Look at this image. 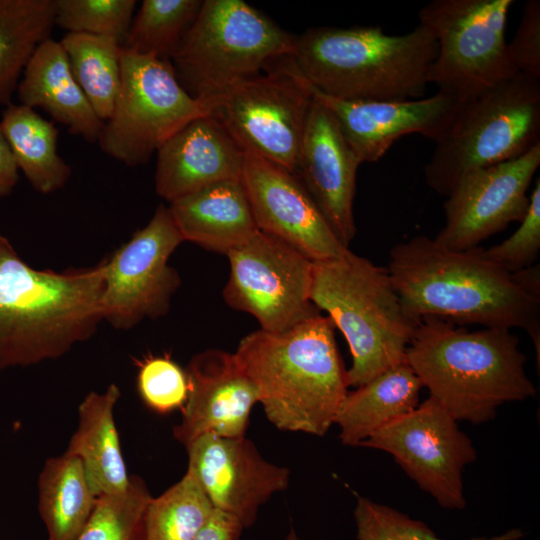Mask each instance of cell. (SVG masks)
<instances>
[{
  "mask_svg": "<svg viewBox=\"0 0 540 540\" xmlns=\"http://www.w3.org/2000/svg\"><path fill=\"white\" fill-rule=\"evenodd\" d=\"M386 269L416 320L435 317L455 325L523 329L534 343L539 366L540 297L524 290L483 248L455 251L417 235L392 247Z\"/></svg>",
  "mask_w": 540,
  "mask_h": 540,
  "instance_id": "obj_1",
  "label": "cell"
},
{
  "mask_svg": "<svg viewBox=\"0 0 540 540\" xmlns=\"http://www.w3.org/2000/svg\"><path fill=\"white\" fill-rule=\"evenodd\" d=\"M105 259L39 270L0 234V371L35 365L90 339L103 321Z\"/></svg>",
  "mask_w": 540,
  "mask_h": 540,
  "instance_id": "obj_2",
  "label": "cell"
},
{
  "mask_svg": "<svg viewBox=\"0 0 540 540\" xmlns=\"http://www.w3.org/2000/svg\"><path fill=\"white\" fill-rule=\"evenodd\" d=\"M332 320L320 313L279 332L246 335L235 357L280 430L323 436L348 393Z\"/></svg>",
  "mask_w": 540,
  "mask_h": 540,
  "instance_id": "obj_3",
  "label": "cell"
},
{
  "mask_svg": "<svg viewBox=\"0 0 540 540\" xmlns=\"http://www.w3.org/2000/svg\"><path fill=\"white\" fill-rule=\"evenodd\" d=\"M406 362L435 399L457 421L485 423L499 406L533 397L526 356L507 328L468 331L426 317L406 351Z\"/></svg>",
  "mask_w": 540,
  "mask_h": 540,
  "instance_id": "obj_4",
  "label": "cell"
},
{
  "mask_svg": "<svg viewBox=\"0 0 540 540\" xmlns=\"http://www.w3.org/2000/svg\"><path fill=\"white\" fill-rule=\"evenodd\" d=\"M438 45L418 24L401 35L379 26L315 27L296 36L292 61L315 89L347 101L424 96Z\"/></svg>",
  "mask_w": 540,
  "mask_h": 540,
  "instance_id": "obj_5",
  "label": "cell"
},
{
  "mask_svg": "<svg viewBox=\"0 0 540 540\" xmlns=\"http://www.w3.org/2000/svg\"><path fill=\"white\" fill-rule=\"evenodd\" d=\"M311 302L344 335L352 356L348 385L359 387L406 361L420 321L404 308L386 268L349 249L313 262Z\"/></svg>",
  "mask_w": 540,
  "mask_h": 540,
  "instance_id": "obj_6",
  "label": "cell"
},
{
  "mask_svg": "<svg viewBox=\"0 0 540 540\" xmlns=\"http://www.w3.org/2000/svg\"><path fill=\"white\" fill-rule=\"evenodd\" d=\"M424 167L447 196L466 173L518 158L540 144V78L512 76L460 99Z\"/></svg>",
  "mask_w": 540,
  "mask_h": 540,
  "instance_id": "obj_7",
  "label": "cell"
},
{
  "mask_svg": "<svg viewBox=\"0 0 540 540\" xmlns=\"http://www.w3.org/2000/svg\"><path fill=\"white\" fill-rule=\"evenodd\" d=\"M295 40L242 0H205L170 62L186 92L205 102L292 56Z\"/></svg>",
  "mask_w": 540,
  "mask_h": 540,
  "instance_id": "obj_8",
  "label": "cell"
},
{
  "mask_svg": "<svg viewBox=\"0 0 540 540\" xmlns=\"http://www.w3.org/2000/svg\"><path fill=\"white\" fill-rule=\"evenodd\" d=\"M120 62L119 93L97 142L108 156L134 167L189 122L209 116V107L186 92L170 61L122 48Z\"/></svg>",
  "mask_w": 540,
  "mask_h": 540,
  "instance_id": "obj_9",
  "label": "cell"
},
{
  "mask_svg": "<svg viewBox=\"0 0 540 540\" xmlns=\"http://www.w3.org/2000/svg\"><path fill=\"white\" fill-rule=\"evenodd\" d=\"M206 100L209 116L242 147L294 174L312 95L291 56Z\"/></svg>",
  "mask_w": 540,
  "mask_h": 540,
  "instance_id": "obj_10",
  "label": "cell"
},
{
  "mask_svg": "<svg viewBox=\"0 0 540 540\" xmlns=\"http://www.w3.org/2000/svg\"><path fill=\"white\" fill-rule=\"evenodd\" d=\"M513 0H434L418 12L438 53L429 83L463 99L512 76L505 38Z\"/></svg>",
  "mask_w": 540,
  "mask_h": 540,
  "instance_id": "obj_11",
  "label": "cell"
},
{
  "mask_svg": "<svg viewBox=\"0 0 540 540\" xmlns=\"http://www.w3.org/2000/svg\"><path fill=\"white\" fill-rule=\"evenodd\" d=\"M226 256L224 301L260 329L283 331L320 313L310 299L313 261L285 242L258 230Z\"/></svg>",
  "mask_w": 540,
  "mask_h": 540,
  "instance_id": "obj_12",
  "label": "cell"
},
{
  "mask_svg": "<svg viewBox=\"0 0 540 540\" xmlns=\"http://www.w3.org/2000/svg\"><path fill=\"white\" fill-rule=\"evenodd\" d=\"M458 421L429 396L413 411L383 426L359 447L385 451L445 509L466 507L462 473L477 458Z\"/></svg>",
  "mask_w": 540,
  "mask_h": 540,
  "instance_id": "obj_13",
  "label": "cell"
},
{
  "mask_svg": "<svg viewBox=\"0 0 540 540\" xmlns=\"http://www.w3.org/2000/svg\"><path fill=\"white\" fill-rule=\"evenodd\" d=\"M183 242L168 206L159 205L145 227L105 258L103 321L128 330L145 319L165 316L181 285L168 261Z\"/></svg>",
  "mask_w": 540,
  "mask_h": 540,
  "instance_id": "obj_14",
  "label": "cell"
},
{
  "mask_svg": "<svg viewBox=\"0 0 540 540\" xmlns=\"http://www.w3.org/2000/svg\"><path fill=\"white\" fill-rule=\"evenodd\" d=\"M539 165L540 144L518 158L466 173L446 196L445 223L434 241L450 250H471L520 222Z\"/></svg>",
  "mask_w": 540,
  "mask_h": 540,
  "instance_id": "obj_15",
  "label": "cell"
},
{
  "mask_svg": "<svg viewBox=\"0 0 540 540\" xmlns=\"http://www.w3.org/2000/svg\"><path fill=\"white\" fill-rule=\"evenodd\" d=\"M258 230L313 262L335 258L346 248L298 179L283 167L244 150L241 178Z\"/></svg>",
  "mask_w": 540,
  "mask_h": 540,
  "instance_id": "obj_16",
  "label": "cell"
},
{
  "mask_svg": "<svg viewBox=\"0 0 540 540\" xmlns=\"http://www.w3.org/2000/svg\"><path fill=\"white\" fill-rule=\"evenodd\" d=\"M188 468L214 509L235 517L244 529L273 494L287 489L289 470L265 460L246 437L213 434L186 446Z\"/></svg>",
  "mask_w": 540,
  "mask_h": 540,
  "instance_id": "obj_17",
  "label": "cell"
},
{
  "mask_svg": "<svg viewBox=\"0 0 540 540\" xmlns=\"http://www.w3.org/2000/svg\"><path fill=\"white\" fill-rule=\"evenodd\" d=\"M301 77L312 98L333 115L361 163L378 161L408 134L419 133L434 142L460 100L438 91L413 100L347 101L323 94Z\"/></svg>",
  "mask_w": 540,
  "mask_h": 540,
  "instance_id": "obj_18",
  "label": "cell"
},
{
  "mask_svg": "<svg viewBox=\"0 0 540 540\" xmlns=\"http://www.w3.org/2000/svg\"><path fill=\"white\" fill-rule=\"evenodd\" d=\"M361 164L333 115L313 99L294 174L346 248L357 230L353 203Z\"/></svg>",
  "mask_w": 540,
  "mask_h": 540,
  "instance_id": "obj_19",
  "label": "cell"
},
{
  "mask_svg": "<svg viewBox=\"0 0 540 540\" xmlns=\"http://www.w3.org/2000/svg\"><path fill=\"white\" fill-rule=\"evenodd\" d=\"M185 372L189 391L182 419L173 428L176 440L186 447L206 434L245 437L259 394L235 354L204 350L191 358Z\"/></svg>",
  "mask_w": 540,
  "mask_h": 540,
  "instance_id": "obj_20",
  "label": "cell"
},
{
  "mask_svg": "<svg viewBox=\"0 0 540 540\" xmlns=\"http://www.w3.org/2000/svg\"><path fill=\"white\" fill-rule=\"evenodd\" d=\"M156 153L155 190L168 203L211 184L242 178L244 150L210 116L189 122Z\"/></svg>",
  "mask_w": 540,
  "mask_h": 540,
  "instance_id": "obj_21",
  "label": "cell"
},
{
  "mask_svg": "<svg viewBox=\"0 0 540 540\" xmlns=\"http://www.w3.org/2000/svg\"><path fill=\"white\" fill-rule=\"evenodd\" d=\"M16 91L20 104L41 108L70 133L98 141L104 122L77 83L60 42L49 38L37 47Z\"/></svg>",
  "mask_w": 540,
  "mask_h": 540,
  "instance_id": "obj_22",
  "label": "cell"
},
{
  "mask_svg": "<svg viewBox=\"0 0 540 540\" xmlns=\"http://www.w3.org/2000/svg\"><path fill=\"white\" fill-rule=\"evenodd\" d=\"M168 209L184 242L225 255L258 231L241 180L211 184L170 202Z\"/></svg>",
  "mask_w": 540,
  "mask_h": 540,
  "instance_id": "obj_23",
  "label": "cell"
},
{
  "mask_svg": "<svg viewBox=\"0 0 540 540\" xmlns=\"http://www.w3.org/2000/svg\"><path fill=\"white\" fill-rule=\"evenodd\" d=\"M119 397L120 390L115 384H110L103 393L87 394L78 408V427L64 452L81 460L97 497L120 492L129 484L113 417Z\"/></svg>",
  "mask_w": 540,
  "mask_h": 540,
  "instance_id": "obj_24",
  "label": "cell"
},
{
  "mask_svg": "<svg viewBox=\"0 0 540 540\" xmlns=\"http://www.w3.org/2000/svg\"><path fill=\"white\" fill-rule=\"evenodd\" d=\"M423 385L405 361L348 392L336 413L344 445L357 447L373 433L419 405Z\"/></svg>",
  "mask_w": 540,
  "mask_h": 540,
  "instance_id": "obj_25",
  "label": "cell"
},
{
  "mask_svg": "<svg viewBox=\"0 0 540 540\" xmlns=\"http://www.w3.org/2000/svg\"><path fill=\"white\" fill-rule=\"evenodd\" d=\"M0 127L15 163L39 193L62 189L71 176V167L57 152L58 129L34 109L8 104Z\"/></svg>",
  "mask_w": 540,
  "mask_h": 540,
  "instance_id": "obj_26",
  "label": "cell"
},
{
  "mask_svg": "<svg viewBox=\"0 0 540 540\" xmlns=\"http://www.w3.org/2000/svg\"><path fill=\"white\" fill-rule=\"evenodd\" d=\"M38 494L49 540H76L97 500L81 460L66 453L47 459L39 475Z\"/></svg>",
  "mask_w": 540,
  "mask_h": 540,
  "instance_id": "obj_27",
  "label": "cell"
},
{
  "mask_svg": "<svg viewBox=\"0 0 540 540\" xmlns=\"http://www.w3.org/2000/svg\"><path fill=\"white\" fill-rule=\"evenodd\" d=\"M55 0H0V105L11 103L37 47L55 26Z\"/></svg>",
  "mask_w": 540,
  "mask_h": 540,
  "instance_id": "obj_28",
  "label": "cell"
},
{
  "mask_svg": "<svg viewBox=\"0 0 540 540\" xmlns=\"http://www.w3.org/2000/svg\"><path fill=\"white\" fill-rule=\"evenodd\" d=\"M72 73L97 116H111L121 85L122 46L114 39L67 33L60 41Z\"/></svg>",
  "mask_w": 540,
  "mask_h": 540,
  "instance_id": "obj_29",
  "label": "cell"
},
{
  "mask_svg": "<svg viewBox=\"0 0 540 540\" xmlns=\"http://www.w3.org/2000/svg\"><path fill=\"white\" fill-rule=\"evenodd\" d=\"M201 4V0H144L122 48L170 61Z\"/></svg>",
  "mask_w": 540,
  "mask_h": 540,
  "instance_id": "obj_30",
  "label": "cell"
},
{
  "mask_svg": "<svg viewBox=\"0 0 540 540\" xmlns=\"http://www.w3.org/2000/svg\"><path fill=\"white\" fill-rule=\"evenodd\" d=\"M214 511L194 475L184 476L160 496L146 513V540H193Z\"/></svg>",
  "mask_w": 540,
  "mask_h": 540,
  "instance_id": "obj_31",
  "label": "cell"
},
{
  "mask_svg": "<svg viewBox=\"0 0 540 540\" xmlns=\"http://www.w3.org/2000/svg\"><path fill=\"white\" fill-rule=\"evenodd\" d=\"M151 499L145 482L130 476L124 490L97 497L76 540H146V513Z\"/></svg>",
  "mask_w": 540,
  "mask_h": 540,
  "instance_id": "obj_32",
  "label": "cell"
},
{
  "mask_svg": "<svg viewBox=\"0 0 540 540\" xmlns=\"http://www.w3.org/2000/svg\"><path fill=\"white\" fill-rule=\"evenodd\" d=\"M55 25L67 33L114 39L121 46L129 32L134 0H55Z\"/></svg>",
  "mask_w": 540,
  "mask_h": 540,
  "instance_id": "obj_33",
  "label": "cell"
},
{
  "mask_svg": "<svg viewBox=\"0 0 540 540\" xmlns=\"http://www.w3.org/2000/svg\"><path fill=\"white\" fill-rule=\"evenodd\" d=\"M354 519L357 540H443L423 521L362 496H357ZM523 537L522 529L512 528L499 535L469 540H520Z\"/></svg>",
  "mask_w": 540,
  "mask_h": 540,
  "instance_id": "obj_34",
  "label": "cell"
},
{
  "mask_svg": "<svg viewBox=\"0 0 540 540\" xmlns=\"http://www.w3.org/2000/svg\"><path fill=\"white\" fill-rule=\"evenodd\" d=\"M137 387L144 403L165 414L183 408L188 397V379L170 355H149L137 360Z\"/></svg>",
  "mask_w": 540,
  "mask_h": 540,
  "instance_id": "obj_35",
  "label": "cell"
},
{
  "mask_svg": "<svg viewBox=\"0 0 540 540\" xmlns=\"http://www.w3.org/2000/svg\"><path fill=\"white\" fill-rule=\"evenodd\" d=\"M540 250V179L530 193L529 207L520 226L506 240L488 249L483 254L503 267L509 273H515L534 264Z\"/></svg>",
  "mask_w": 540,
  "mask_h": 540,
  "instance_id": "obj_36",
  "label": "cell"
},
{
  "mask_svg": "<svg viewBox=\"0 0 540 540\" xmlns=\"http://www.w3.org/2000/svg\"><path fill=\"white\" fill-rule=\"evenodd\" d=\"M508 56L516 73L540 78V1L529 0L513 40L507 43Z\"/></svg>",
  "mask_w": 540,
  "mask_h": 540,
  "instance_id": "obj_37",
  "label": "cell"
},
{
  "mask_svg": "<svg viewBox=\"0 0 540 540\" xmlns=\"http://www.w3.org/2000/svg\"><path fill=\"white\" fill-rule=\"evenodd\" d=\"M244 530L233 516L214 509L211 517L193 540H239Z\"/></svg>",
  "mask_w": 540,
  "mask_h": 540,
  "instance_id": "obj_38",
  "label": "cell"
},
{
  "mask_svg": "<svg viewBox=\"0 0 540 540\" xmlns=\"http://www.w3.org/2000/svg\"><path fill=\"white\" fill-rule=\"evenodd\" d=\"M18 178V167L0 127V198L12 193Z\"/></svg>",
  "mask_w": 540,
  "mask_h": 540,
  "instance_id": "obj_39",
  "label": "cell"
},
{
  "mask_svg": "<svg viewBox=\"0 0 540 540\" xmlns=\"http://www.w3.org/2000/svg\"><path fill=\"white\" fill-rule=\"evenodd\" d=\"M512 274L524 290L540 297V270L538 264H533Z\"/></svg>",
  "mask_w": 540,
  "mask_h": 540,
  "instance_id": "obj_40",
  "label": "cell"
},
{
  "mask_svg": "<svg viewBox=\"0 0 540 540\" xmlns=\"http://www.w3.org/2000/svg\"><path fill=\"white\" fill-rule=\"evenodd\" d=\"M285 540H300V538L298 537L294 529H290Z\"/></svg>",
  "mask_w": 540,
  "mask_h": 540,
  "instance_id": "obj_41",
  "label": "cell"
}]
</instances>
